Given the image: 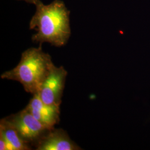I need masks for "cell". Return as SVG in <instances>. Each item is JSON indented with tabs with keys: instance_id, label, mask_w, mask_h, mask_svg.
<instances>
[{
	"instance_id": "6da1fadb",
	"label": "cell",
	"mask_w": 150,
	"mask_h": 150,
	"mask_svg": "<svg viewBox=\"0 0 150 150\" xmlns=\"http://www.w3.org/2000/svg\"><path fill=\"white\" fill-rule=\"evenodd\" d=\"M35 5L36 12L29 24L30 28L36 31L32 41L56 47L64 46L71 34L70 11L65 4L61 0H54L45 5L38 0Z\"/></svg>"
},
{
	"instance_id": "7a4b0ae2",
	"label": "cell",
	"mask_w": 150,
	"mask_h": 150,
	"mask_svg": "<svg viewBox=\"0 0 150 150\" xmlns=\"http://www.w3.org/2000/svg\"><path fill=\"white\" fill-rule=\"evenodd\" d=\"M52 64L51 56L41 46L28 48L22 54L18 64L1 77L20 82L25 91L33 95L40 91Z\"/></svg>"
},
{
	"instance_id": "3957f363",
	"label": "cell",
	"mask_w": 150,
	"mask_h": 150,
	"mask_svg": "<svg viewBox=\"0 0 150 150\" xmlns=\"http://www.w3.org/2000/svg\"><path fill=\"white\" fill-rule=\"evenodd\" d=\"M5 118L15 129L22 139L29 144L38 142L50 130L38 121L26 108Z\"/></svg>"
},
{
	"instance_id": "277c9868",
	"label": "cell",
	"mask_w": 150,
	"mask_h": 150,
	"mask_svg": "<svg viewBox=\"0 0 150 150\" xmlns=\"http://www.w3.org/2000/svg\"><path fill=\"white\" fill-rule=\"evenodd\" d=\"M67 75V72L64 67H57L52 64L38 92L43 102L61 105Z\"/></svg>"
},
{
	"instance_id": "5b68a950",
	"label": "cell",
	"mask_w": 150,
	"mask_h": 150,
	"mask_svg": "<svg viewBox=\"0 0 150 150\" xmlns=\"http://www.w3.org/2000/svg\"><path fill=\"white\" fill-rule=\"evenodd\" d=\"M26 108L50 130L54 129V126L59 122L60 105L45 103L38 93L33 95Z\"/></svg>"
},
{
	"instance_id": "8992f818",
	"label": "cell",
	"mask_w": 150,
	"mask_h": 150,
	"mask_svg": "<svg viewBox=\"0 0 150 150\" xmlns=\"http://www.w3.org/2000/svg\"><path fill=\"white\" fill-rule=\"evenodd\" d=\"M37 150H77L80 147L62 129L49 130L38 141Z\"/></svg>"
},
{
	"instance_id": "52a82bcc",
	"label": "cell",
	"mask_w": 150,
	"mask_h": 150,
	"mask_svg": "<svg viewBox=\"0 0 150 150\" xmlns=\"http://www.w3.org/2000/svg\"><path fill=\"white\" fill-rule=\"evenodd\" d=\"M29 143L22 139L6 118L0 122V150H30Z\"/></svg>"
},
{
	"instance_id": "ba28073f",
	"label": "cell",
	"mask_w": 150,
	"mask_h": 150,
	"mask_svg": "<svg viewBox=\"0 0 150 150\" xmlns=\"http://www.w3.org/2000/svg\"><path fill=\"white\" fill-rule=\"evenodd\" d=\"M18 1H23L27 3H30L33 5H35L38 0H18Z\"/></svg>"
}]
</instances>
